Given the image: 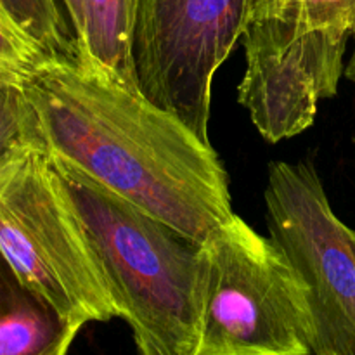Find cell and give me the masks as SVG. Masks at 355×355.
<instances>
[{
    "label": "cell",
    "mask_w": 355,
    "mask_h": 355,
    "mask_svg": "<svg viewBox=\"0 0 355 355\" xmlns=\"http://www.w3.org/2000/svg\"><path fill=\"white\" fill-rule=\"evenodd\" d=\"M135 345H137L139 352L141 355H162L158 352V350L155 349L153 345H149L148 342H142V340H135Z\"/></svg>",
    "instance_id": "9a60e30c"
},
{
    "label": "cell",
    "mask_w": 355,
    "mask_h": 355,
    "mask_svg": "<svg viewBox=\"0 0 355 355\" xmlns=\"http://www.w3.org/2000/svg\"><path fill=\"white\" fill-rule=\"evenodd\" d=\"M130 38L132 0H82V30L75 37L76 58L137 89Z\"/></svg>",
    "instance_id": "9c48e42d"
},
{
    "label": "cell",
    "mask_w": 355,
    "mask_h": 355,
    "mask_svg": "<svg viewBox=\"0 0 355 355\" xmlns=\"http://www.w3.org/2000/svg\"><path fill=\"white\" fill-rule=\"evenodd\" d=\"M354 33L355 0H277L250 21L238 103L266 141L312 127L319 103L338 90Z\"/></svg>",
    "instance_id": "5b68a950"
},
{
    "label": "cell",
    "mask_w": 355,
    "mask_h": 355,
    "mask_svg": "<svg viewBox=\"0 0 355 355\" xmlns=\"http://www.w3.org/2000/svg\"><path fill=\"white\" fill-rule=\"evenodd\" d=\"M0 257L14 279L85 326L120 318L106 274L61 173L33 151L0 170Z\"/></svg>",
    "instance_id": "3957f363"
},
{
    "label": "cell",
    "mask_w": 355,
    "mask_h": 355,
    "mask_svg": "<svg viewBox=\"0 0 355 355\" xmlns=\"http://www.w3.org/2000/svg\"><path fill=\"white\" fill-rule=\"evenodd\" d=\"M24 82L0 76V170L33 151L45 153L40 120Z\"/></svg>",
    "instance_id": "30bf717a"
},
{
    "label": "cell",
    "mask_w": 355,
    "mask_h": 355,
    "mask_svg": "<svg viewBox=\"0 0 355 355\" xmlns=\"http://www.w3.org/2000/svg\"><path fill=\"white\" fill-rule=\"evenodd\" d=\"M252 0H132L137 89L210 142L211 83L250 23Z\"/></svg>",
    "instance_id": "52a82bcc"
},
{
    "label": "cell",
    "mask_w": 355,
    "mask_h": 355,
    "mask_svg": "<svg viewBox=\"0 0 355 355\" xmlns=\"http://www.w3.org/2000/svg\"><path fill=\"white\" fill-rule=\"evenodd\" d=\"M302 279L279 246L232 215L200 245L196 355H311Z\"/></svg>",
    "instance_id": "277c9868"
},
{
    "label": "cell",
    "mask_w": 355,
    "mask_h": 355,
    "mask_svg": "<svg viewBox=\"0 0 355 355\" xmlns=\"http://www.w3.org/2000/svg\"><path fill=\"white\" fill-rule=\"evenodd\" d=\"M59 173L134 338L162 355H196L200 245L116 194Z\"/></svg>",
    "instance_id": "7a4b0ae2"
},
{
    "label": "cell",
    "mask_w": 355,
    "mask_h": 355,
    "mask_svg": "<svg viewBox=\"0 0 355 355\" xmlns=\"http://www.w3.org/2000/svg\"><path fill=\"white\" fill-rule=\"evenodd\" d=\"M24 85L59 172L116 194L196 245L234 215L210 142L137 89L75 52L52 55Z\"/></svg>",
    "instance_id": "6da1fadb"
},
{
    "label": "cell",
    "mask_w": 355,
    "mask_h": 355,
    "mask_svg": "<svg viewBox=\"0 0 355 355\" xmlns=\"http://www.w3.org/2000/svg\"><path fill=\"white\" fill-rule=\"evenodd\" d=\"M354 51H352V58H350L349 64L345 66V76L350 80V82L355 83V33H354Z\"/></svg>",
    "instance_id": "2e32d148"
},
{
    "label": "cell",
    "mask_w": 355,
    "mask_h": 355,
    "mask_svg": "<svg viewBox=\"0 0 355 355\" xmlns=\"http://www.w3.org/2000/svg\"><path fill=\"white\" fill-rule=\"evenodd\" d=\"M267 177V227L304 283L312 354L355 355V231L311 162H272Z\"/></svg>",
    "instance_id": "8992f818"
},
{
    "label": "cell",
    "mask_w": 355,
    "mask_h": 355,
    "mask_svg": "<svg viewBox=\"0 0 355 355\" xmlns=\"http://www.w3.org/2000/svg\"><path fill=\"white\" fill-rule=\"evenodd\" d=\"M80 329L17 281L0 288V355H68Z\"/></svg>",
    "instance_id": "ba28073f"
},
{
    "label": "cell",
    "mask_w": 355,
    "mask_h": 355,
    "mask_svg": "<svg viewBox=\"0 0 355 355\" xmlns=\"http://www.w3.org/2000/svg\"><path fill=\"white\" fill-rule=\"evenodd\" d=\"M52 55L0 0V76L28 78Z\"/></svg>",
    "instance_id": "8fae6325"
},
{
    "label": "cell",
    "mask_w": 355,
    "mask_h": 355,
    "mask_svg": "<svg viewBox=\"0 0 355 355\" xmlns=\"http://www.w3.org/2000/svg\"><path fill=\"white\" fill-rule=\"evenodd\" d=\"M277 0H252V10H250V21L259 19V17L266 16L274 6H276Z\"/></svg>",
    "instance_id": "5bb4252c"
},
{
    "label": "cell",
    "mask_w": 355,
    "mask_h": 355,
    "mask_svg": "<svg viewBox=\"0 0 355 355\" xmlns=\"http://www.w3.org/2000/svg\"><path fill=\"white\" fill-rule=\"evenodd\" d=\"M62 3H64L66 10H68L73 33H75V37H78L80 30H82V0H62Z\"/></svg>",
    "instance_id": "4fadbf2b"
},
{
    "label": "cell",
    "mask_w": 355,
    "mask_h": 355,
    "mask_svg": "<svg viewBox=\"0 0 355 355\" xmlns=\"http://www.w3.org/2000/svg\"><path fill=\"white\" fill-rule=\"evenodd\" d=\"M7 9L51 54L75 52V38L66 37L64 21L55 0H2Z\"/></svg>",
    "instance_id": "7c38bea8"
}]
</instances>
